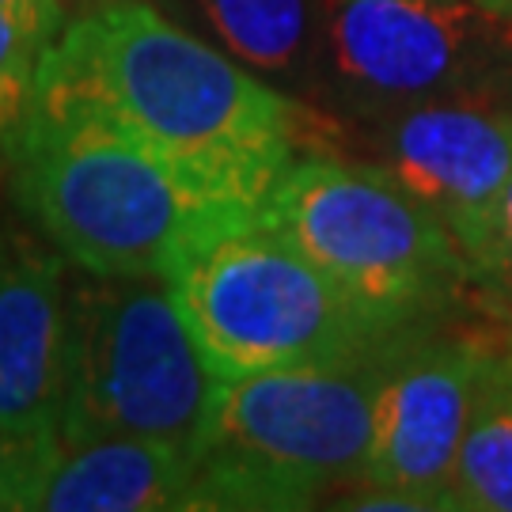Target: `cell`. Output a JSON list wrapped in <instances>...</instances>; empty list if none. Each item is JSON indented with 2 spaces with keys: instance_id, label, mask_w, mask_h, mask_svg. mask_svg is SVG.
Wrapping results in <instances>:
<instances>
[{
  "instance_id": "6da1fadb",
  "label": "cell",
  "mask_w": 512,
  "mask_h": 512,
  "mask_svg": "<svg viewBox=\"0 0 512 512\" xmlns=\"http://www.w3.org/2000/svg\"><path fill=\"white\" fill-rule=\"evenodd\" d=\"M35 103L88 110L236 213L300 160L304 114L145 0H103L42 50Z\"/></svg>"
},
{
  "instance_id": "7a4b0ae2",
  "label": "cell",
  "mask_w": 512,
  "mask_h": 512,
  "mask_svg": "<svg viewBox=\"0 0 512 512\" xmlns=\"http://www.w3.org/2000/svg\"><path fill=\"white\" fill-rule=\"evenodd\" d=\"M16 198L38 232L99 277H164L236 213L88 110L35 103L12 148Z\"/></svg>"
},
{
  "instance_id": "3957f363",
  "label": "cell",
  "mask_w": 512,
  "mask_h": 512,
  "mask_svg": "<svg viewBox=\"0 0 512 512\" xmlns=\"http://www.w3.org/2000/svg\"><path fill=\"white\" fill-rule=\"evenodd\" d=\"M406 334L338 361L220 380L186 509H311L334 486H361L376 395Z\"/></svg>"
},
{
  "instance_id": "277c9868",
  "label": "cell",
  "mask_w": 512,
  "mask_h": 512,
  "mask_svg": "<svg viewBox=\"0 0 512 512\" xmlns=\"http://www.w3.org/2000/svg\"><path fill=\"white\" fill-rule=\"evenodd\" d=\"M164 281L220 380L338 361L406 334L357 308L262 213L209 232Z\"/></svg>"
},
{
  "instance_id": "5b68a950",
  "label": "cell",
  "mask_w": 512,
  "mask_h": 512,
  "mask_svg": "<svg viewBox=\"0 0 512 512\" xmlns=\"http://www.w3.org/2000/svg\"><path fill=\"white\" fill-rule=\"evenodd\" d=\"M262 220L391 330L433 323L471 281H482L448 228L384 167L300 156Z\"/></svg>"
},
{
  "instance_id": "8992f818",
  "label": "cell",
  "mask_w": 512,
  "mask_h": 512,
  "mask_svg": "<svg viewBox=\"0 0 512 512\" xmlns=\"http://www.w3.org/2000/svg\"><path fill=\"white\" fill-rule=\"evenodd\" d=\"M220 376L194 346L164 277H84L69 289L61 448L103 437L202 444Z\"/></svg>"
},
{
  "instance_id": "52a82bcc",
  "label": "cell",
  "mask_w": 512,
  "mask_h": 512,
  "mask_svg": "<svg viewBox=\"0 0 512 512\" xmlns=\"http://www.w3.org/2000/svg\"><path fill=\"white\" fill-rule=\"evenodd\" d=\"M334 73L368 103H433L490 88L509 19L478 0H327Z\"/></svg>"
},
{
  "instance_id": "ba28073f",
  "label": "cell",
  "mask_w": 512,
  "mask_h": 512,
  "mask_svg": "<svg viewBox=\"0 0 512 512\" xmlns=\"http://www.w3.org/2000/svg\"><path fill=\"white\" fill-rule=\"evenodd\" d=\"M486 330H410L376 395L365 482L414 497L421 512L456 509V456L475 399Z\"/></svg>"
},
{
  "instance_id": "9c48e42d",
  "label": "cell",
  "mask_w": 512,
  "mask_h": 512,
  "mask_svg": "<svg viewBox=\"0 0 512 512\" xmlns=\"http://www.w3.org/2000/svg\"><path fill=\"white\" fill-rule=\"evenodd\" d=\"M448 228L482 281L505 274L501 217L512 186V110L475 99L406 107L384 133V164Z\"/></svg>"
},
{
  "instance_id": "30bf717a",
  "label": "cell",
  "mask_w": 512,
  "mask_h": 512,
  "mask_svg": "<svg viewBox=\"0 0 512 512\" xmlns=\"http://www.w3.org/2000/svg\"><path fill=\"white\" fill-rule=\"evenodd\" d=\"M65 258L0 220V429L54 437L65 387Z\"/></svg>"
},
{
  "instance_id": "8fae6325",
  "label": "cell",
  "mask_w": 512,
  "mask_h": 512,
  "mask_svg": "<svg viewBox=\"0 0 512 512\" xmlns=\"http://www.w3.org/2000/svg\"><path fill=\"white\" fill-rule=\"evenodd\" d=\"M194 452L141 437H103L61 448L35 509L57 512H160L186 509Z\"/></svg>"
},
{
  "instance_id": "7c38bea8",
  "label": "cell",
  "mask_w": 512,
  "mask_h": 512,
  "mask_svg": "<svg viewBox=\"0 0 512 512\" xmlns=\"http://www.w3.org/2000/svg\"><path fill=\"white\" fill-rule=\"evenodd\" d=\"M456 509L512 512V338H490L456 456Z\"/></svg>"
},
{
  "instance_id": "4fadbf2b",
  "label": "cell",
  "mask_w": 512,
  "mask_h": 512,
  "mask_svg": "<svg viewBox=\"0 0 512 512\" xmlns=\"http://www.w3.org/2000/svg\"><path fill=\"white\" fill-rule=\"evenodd\" d=\"M205 19L243 65L293 69L308 38V0H202Z\"/></svg>"
},
{
  "instance_id": "5bb4252c",
  "label": "cell",
  "mask_w": 512,
  "mask_h": 512,
  "mask_svg": "<svg viewBox=\"0 0 512 512\" xmlns=\"http://www.w3.org/2000/svg\"><path fill=\"white\" fill-rule=\"evenodd\" d=\"M38 61L42 46L0 12V148L8 156L35 110Z\"/></svg>"
},
{
  "instance_id": "9a60e30c",
  "label": "cell",
  "mask_w": 512,
  "mask_h": 512,
  "mask_svg": "<svg viewBox=\"0 0 512 512\" xmlns=\"http://www.w3.org/2000/svg\"><path fill=\"white\" fill-rule=\"evenodd\" d=\"M57 456H61V440L0 429V512L35 509V497Z\"/></svg>"
},
{
  "instance_id": "2e32d148",
  "label": "cell",
  "mask_w": 512,
  "mask_h": 512,
  "mask_svg": "<svg viewBox=\"0 0 512 512\" xmlns=\"http://www.w3.org/2000/svg\"><path fill=\"white\" fill-rule=\"evenodd\" d=\"M0 12L46 50L61 35V0H0Z\"/></svg>"
},
{
  "instance_id": "e0dca14e",
  "label": "cell",
  "mask_w": 512,
  "mask_h": 512,
  "mask_svg": "<svg viewBox=\"0 0 512 512\" xmlns=\"http://www.w3.org/2000/svg\"><path fill=\"white\" fill-rule=\"evenodd\" d=\"M501 258H505V274H512V186L505 198V217H501Z\"/></svg>"
},
{
  "instance_id": "ac0fdd59",
  "label": "cell",
  "mask_w": 512,
  "mask_h": 512,
  "mask_svg": "<svg viewBox=\"0 0 512 512\" xmlns=\"http://www.w3.org/2000/svg\"><path fill=\"white\" fill-rule=\"evenodd\" d=\"M482 8H490V12H497V16L512 19V0H478Z\"/></svg>"
},
{
  "instance_id": "d6986e66",
  "label": "cell",
  "mask_w": 512,
  "mask_h": 512,
  "mask_svg": "<svg viewBox=\"0 0 512 512\" xmlns=\"http://www.w3.org/2000/svg\"><path fill=\"white\" fill-rule=\"evenodd\" d=\"M0 156H8V152H4V148H0Z\"/></svg>"
},
{
  "instance_id": "ffe728a7",
  "label": "cell",
  "mask_w": 512,
  "mask_h": 512,
  "mask_svg": "<svg viewBox=\"0 0 512 512\" xmlns=\"http://www.w3.org/2000/svg\"><path fill=\"white\" fill-rule=\"evenodd\" d=\"M509 31H512V19H509Z\"/></svg>"
}]
</instances>
